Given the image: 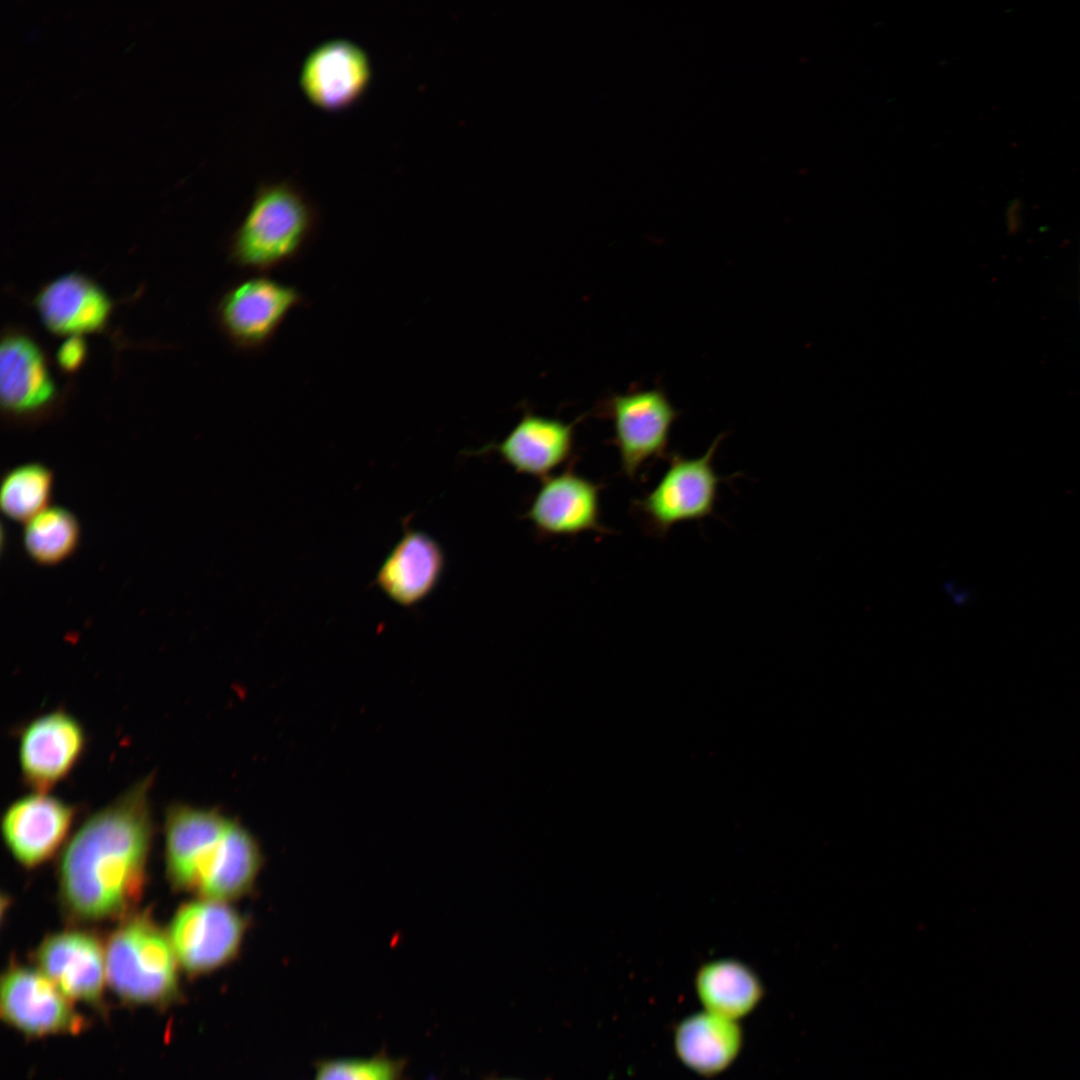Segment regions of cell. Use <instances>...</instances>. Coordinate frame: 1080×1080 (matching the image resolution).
Instances as JSON below:
<instances>
[{"instance_id":"cell-1","label":"cell","mask_w":1080,"mask_h":1080,"mask_svg":"<svg viewBox=\"0 0 1080 1080\" xmlns=\"http://www.w3.org/2000/svg\"><path fill=\"white\" fill-rule=\"evenodd\" d=\"M153 778L146 776L92 814L66 843L57 885L69 922L120 921L136 911L154 833Z\"/></svg>"},{"instance_id":"cell-2","label":"cell","mask_w":1080,"mask_h":1080,"mask_svg":"<svg viewBox=\"0 0 1080 1080\" xmlns=\"http://www.w3.org/2000/svg\"><path fill=\"white\" fill-rule=\"evenodd\" d=\"M165 865L176 891L231 901L253 887L262 865L253 836L215 809L175 803L164 823Z\"/></svg>"},{"instance_id":"cell-3","label":"cell","mask_w":1080,"mask_h":1080,"mask_svg":"<svg viewBox=\"0 0 1080 1080\" xmlns=\"http://www.w3.org/2000/svg\"><path fill=\"white\" fill-rule=\"evenodd\" d=\"M318 223L317 207L295 183L264 181L229 239L228 258L242 270L272 271L303 253Z\"/></svg>"},{"instance_id":"cell-4","label":"cell","mask_w":1080,"mask_h":1080,"mask_svg":"<svg viewBox=\"0 0 1080 1080\" xmlns=\"http://www.w3.org/2000/svg\"><path fill=\"white\" fill-rule=\"evenodd\" d=\"M109 987L123 1001L164 1007L180 996L179 964L167 931L150 912L119 921L105 942Z\"/></svg>"},{"instance_id":"cell-5","label":"cell","mask_w":1080,"mask_h":1080,"mask_svg":"<svg viewBox=\"0 0 1080 1080\" xmlns=\"http://www.w3.org/2000/svg\"><path fill=\"white\" fill-rule=\"evenodd\" d=\"M0 402L15 425L34 427L54 418L64 394L38 342L23 328H6L0 345Z\"/></svg>"},{"instance_id":"cell-6","label":"cell","mask_w":1080,"mask_h":1080,"mask_svg":"<svg viewBox=\"0 0 1080 1080\" xmlns=\"http://www.w3.org/2000/svg\"><path fill=\"white\" fill-rule=\"evenodd\" d=\"M722 437L718 436L698 458L673 454L656 486L633 501L632 510L647 533L665 536L678 523L712 515L721 481L713 459Z\"/></svg>"},{"instance_id":"cell-7","label":"cell","mask_w":1080,"mask_h":1080,"mask_svg":"<svg viewBox=\"0 0 1080 1080\" xmlns=\"http://www.w3.org/2000/svg\"><path fill=\"white\" fill-rule=\"evenodd\" d=\"M303 293L263 274L234 283L218 299L214 315L218 328L241 352H258L270 344L278 329L297 306Z\"/></svg>"},{"instance_id":"cell-8","label":"cell","mask_w":1080,"mask_h":1080,"mask_svg":"<svg viewBox=\"0 0 1080 1080\" xmlns=\"http://www.w3.org/2000/svg\"><path fill=\"white\" fill-rule=\"evenodd\" d=\"M245 929L241 914L226 902L199 898L178 907L167 934L180 969L199 977L236 958Z\"/></svg>"},{"instance_id":"cell-9","label":"cell","mask_w":1080,"mask_h":1080,"mask_svg":"<svg viewBox=\"0 0 1080 1080\" xmlns=\"http://www.w3.org/2000/svg\"><path fill=\"white\" fill-rule=\"evenodd\" d=\"M613 424V443L621 470L634 480L650 461L666 455L672 425L679 417L666 393L657 387L614 394L601 408Z\"/></svg>"},{"instance_id":"cell-10","label":"cell","mask_w":1080,"mask_h":1080,"mask_svg":"<svg viewBox=\"0 0 1080 1080\" xmlns=\"http://www.w3.org/2000/svg\"><path fill=\"white\" fill-rule=\"evenodd\" d=\"M2 1019L29 1037L76 1034L86 1019L38 968L11 963L1 977Z\"/></svg>"},{"instance_id":"cell-11","label":"cell","mask_w":1080,"mask_h":1080,"mask_svg":"<svg viewBox=\"0 0 1080 1080\" xmlns=\"http://www.w3.org/2000/svg\"><path fill=\"white\" fill-rule=\"evenodd\" d=\"M86 746L81 723L64 710L30 721L21 731L18 762L24 783L33 792L48 793L70 775Z\"/></svg>"},{"instance_id":"cell-12","label":"cell","mask_w":1080,"mask_h":1080,"mask_svg":"<svg viewBox=\"0 0 1080 1080\" xmlns=\"http://www.w3.org/2000/svg\"><path fill=\"white\" fill-rule=\"evenodd\" d=\"M37 968L71 1001L103 1003L105 944L96 933L69 928L47 935L34 952Z\"/></svg>"},{"instance_id":"cell-13","label":"cell","mask_w":1080,"mask_h":1080,"mask_svg":"<svg viewBox=\"0 0 1080 1080\" xmlns=\"http://www.w3.org/2000/svg\"><path fill=\"white\" fill-rule=\"evenodd\" d=\"M373 76L369 54L357 42L332 38L314 46L299 71V85L314 105L339 110L356 102Z\"/></svg>"},{"instance_id":"cell-14","label":"cell","mask_w":1080,"mask_h":1080,"mask_svg":"<svg viewBox=\"0 0 1080 1080\" xmlns=\"http://www.w3.org/2000/svg\"><path fill=\"white\" fill-rule=\"evenodd\" d=\"M75 817V808L49 793L33 792L6 809L2 835L21 866L36 868L62 847Z\"/></svg>"},{"instance_id":"cell-15","label":"cell","mask_w":1080,"mask_h":1080,"mask_svg":"<svg viewBox=\"0 0 1080 1080\" xmlns=\"http://www.w3.org/2000/svg\"><path fill=\"white\" fill-rule=\"evenodd\" d=\"M600 485L567 469L542 479L526 518L544 536L605 532L600 522Z\"/></svg>"},{"instance_id":"cell-16","label":"cell","mask_w":1080,"mask_h":1080,"mask_svg":"<svg viewBox=\"0 0 1080 1080\" xmlns=\"http://www.w3.org/2000/svg\"><path fill=\"white\" fill-rule=\"evenodd\" d=\"M34 306L43 325L65 338L102 331L113 310L106 291L93 279L77 272L46 283L36 294Z\"/></svg>"},{"instance_id":"cell-17","label":"cell","mask_w":1080,"mask_h":1080,"mask_svg":"<svg viewBox=\"0 0 1080 1080\" xmlns=\"http://www.w3.org/2000/svg\"><path fill=\"white\" fill-rule=\"evenodd\" d=\"M445 565L444 550L434 537L406 528L380 566L376 583L394 602L413 606L437 587Z\"/></svg>"},{"instance_id":"cell-18","label":"cell","mask_w":1080,"mask_h":1080,"mask_svg":"<svg viewBox=\"0 0 1080 1080\" xmlns=\"http://www.w3.org/2000/svg\"><path fill=\"white\" fill-rule=\"evenodd\" d=\"M492 449L515 472L544 479L571 457L574 423L526 413Z\"/></svg>"},{"instance_id":"cell-19","label":"cell","mask_w":1080,"mask_h":1080,"mask_svg":"<svg viewBox=\"0 0 1080 1080\" xmlns=\"http://www.w3.org/2000/svg\"><path fill=\"white\" fill-rule=\"evenodd\" d=\"M674 1045L680 1060L690 1069L702 1075H714L735 1060L742 1045V1032L736 1021L706 1011L680 1023Z\"/></svg>"},{"instance_id":"cell-20","label":"cell","mask_w":1080,"mask_h":1080,"mask_svg":"<svg viewBox=\"0 0 1080 1080\" xmlns=\"http://www.w3.org/2000/svg\"><path fill=\"white\" fill-rule=\"evenodd\" d=\"M695 984L707 1012L734 1021L750 1013L763 995V986L753 970L732 959L704 964Z\"/></svg>"},{"instance_id":"cell-21","label":"cell","mask_w":1080,"mask_h":1080,"mask_svg":"<svg viewBox=\"0 0 1080 1080\" xmlns=\"http://www.w3.org/2000/svg\"><path fill=\"white\" fill-rule=\"evenodd\" d=\"M81 541V526L73 512L49 506L25 523L22 542L32 561L54 566L70 558Z\"/></svg>"},{"instance_id":"cell-22","label":"cell","mask_w":1080,"mask_h":1080,"mask_svg":"<svg viewBox=\"0 0 1080 1080\" xmlns=\"http://www.w3.org/2000/svg\"><path fill=\"white\" fill-rule=\"evenodd\" d=\"M54 475L39 462L13 467L5 473L0 487V507L15 522L26 523L49 507Z\"/></svg>"},{"instance_id":"cell-23","label":"cell","mask_w":1080,"mask_h":1080,"mask_svg":"<svg viewBox=\"0 0 1080 1080\" xmlns=\"http://www.w3.org/2000/svg\"><path fill=\"white\" fill-rule=\"evenodd\" d=\"M407 1061L386 1051L366 1057H330L318 1060L312 1080H404Z\"/></svg>"},{"instance_id":"cell-24","label":"cell","mask_w":1080,"mask_h":1080,"mask_svg":"<svg viewBox=\"0 0 1080 1080\" xmlns=\"http://www.w3.org/2000/svg\"><path fill=\"white\" fill-rule=\"evenodd\" d=\"M87 344L83 336L66 337L56 352V362L64 373H74L87 358Z\"/></svg>"},{"instance_id":"cell-25","label":"cell","mask_w":1080,"mask_h":1080,"mask_svg":"<svg viewBox=\"0 0 1080 1080\" xmlns=\"http://www.w3.org/2000/svg\"><path fill=\"white\" fill-rule=\"evenodd\" d=\"M488 1080H520V1079H515V1078H490Z\"/></svg>"}]
</instances>
